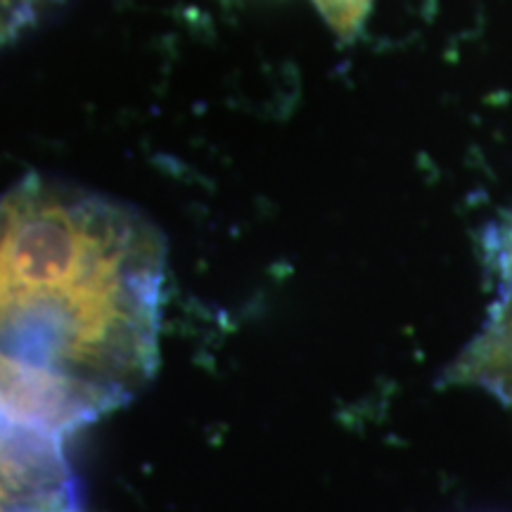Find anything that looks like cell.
Instances as JSON below:
<instances>
[{
    "label": "cell",
    "instance_id": "cell-1",
    "mask_svg": "<svg viewBox=\"0 0 512 512\" xmlns=\"http://www.w3.org/2000/svg\"><path fill=\"white\" fill-rule=\"evenodd\" d=\"M166 242L128 204L57 178L0 195V368L72 437L159 366Z\"/></svg>",
    "mask_w": 512,
    "mask_h": 512
},
{
    "label": "cell",
    "instance_id": "cell-2",
    "mask_svg": "<svg viewBox=\"0 0 512 512\" xmlns=\"http://www.w3.org/2000/svg\"><path fill=\"white\" fill-rule=\"evenodd\" d=\"M79 486L60 434L0 415V512H60Z\"/></svg>",
    "mask_w": 512,
    "mask_h": 512
},
{
    "label": "cell",
    "instance_id": "cell-3",
    "mask_svg": "<svg viewBox=\"0 0 512 512\" xmlns=\"http://www.w3.org/2000/svg\"><path fill=\"white\" fill-rule=\"evenodd\" d=\"M486 252L498 278V299L448 380L482 387L512 411V209L486 233Z\"/></svg>",
    "mask_w": 512,
    "mask_h": 512
},
{
    "label": "cell",
    "instance_id": "cell-4",
    "mask_svg": "<svg viewBox=\"0 0 512 512\" xmlns=\"http://www.w3.org/2000/svg\"><path fill=\"white\" fill-rule=\"evenodd\" d=\"M67 0H0V50L10 48Z\"/></svg>",
    "mask_w": 512,
    "mask_h": 512
},
{
    "label": "cell",
    "instance_id": "cell-5",
    "mask_svg": "<svg viewBox=\"0 0 512 512\" xmlns=\"http://www.w3.org/2000/svg\"><path fill=\"white\" fill-rule=\"evenodd\" d=\"M313 5L318 8L320 17L328 22V27L335 31V36L349 43L361 34L370 8H373V0H313Z\"/></svg>",
    "mask_w": 512,
    "mask_h": 512
},
{
    "label": "cell",
    "instance_id": "cell-6",
    "mask_svg": "<svg viewBox=\"0 0 512 512\" xmlns=\"http://www.w3.org/2000/svg\"><path fill=\"white\" fill-rule=\"evenodd\" d=\"M60 512H83L81 503H74V505H67V508H62Z\"/></svg>",
    "mask_w": 512,
    "mask_h": 512
}]
</instances>
